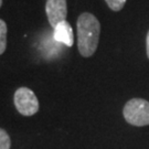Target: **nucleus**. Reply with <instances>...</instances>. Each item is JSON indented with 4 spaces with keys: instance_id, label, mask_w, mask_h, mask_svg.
I'll list each match as a JSON object with an SVG mask.
<instances>
[{
    "instance_id": "obj_2",
    "label": "nucleus",
    "mask_w": 149,
    "mask_h": 149,
    "mask_svg": "<svg viewBox=\"0 0 149 149\" xmlns=\"http://www.w3.org/2000/svg\"><path fill=\"white\" fill-rule=\"evenodd\" d=\"M124 117L134 126L149 125V102L143 98H133L124 107Z\"/></svg>"
},
{
    "instance_id": "obj_7",
    "label": "nucleus",
    "mask_w": 149,
    "mask_h": 149,
    "mask_svg": "<svg viewBox=\"0 0 149 149\" xmlns=\"http://www.w3.org/2000/svg\"><path fill=\"white\" fill-rule=\"evenodd\" d=\"M11 140L8 133L0 128V149H10Z\"/></svg>"
},
{
    "instance_id": "obj_4",
    "label": "nucleus",
    "mask_w": 149,
    "mask_h": 149,
    "mask_svg": "<svg viewBox=\"0 0 149 149\" xmlns=\"http://www.w3.org/2000/svg\"><path fill=\"white\" fill-rule=\"evenodd\" d=\"M45 12L51 27L55 28L59 23L66 21L65 20L68 16L66 0H47Z\"/></svg>"
},
{
    "instance_id": "obj_10",
    "label": "nucleus",
    "mask_w": 149,
    "mask_h": 149,
    "mask_svg": "<svg viewBox=\"0 0 149 149\" xmlns=\"http://www.w3.org/2000/svg\"><path fill=\"white\" fill-rule=\"evenodd\" d=\"M1 6H2V0H0V8H1Z\"/></svg>"
},
{
    "instance_id": "obj_6",
    "label": "nucleus",
    "mask_w": 149,
    "mask_h": 149,
    "mask_svg": "<svg viewBox=\"0 0 149 149\" xmlns=\"http://www.w3.org/2000/svg\"><path fill=\"white\" fill-rule=\"evenodd\" d=\"M7 48V24L0 19V55L3 53Z\"/></svg>"
},
{
    "instance_id": "obj_1",
    "label": "nucleus",
    "mask_w": 149,
    "mask_h": 149,
    "mask_svg": "<svg viewBox=\"0 0 149 149\" xmlns=\"http://www.w3.org/2000/svg\"><path fill=\"white\" fill-rule=\"evenodd\" d=\"M77 48L82 56L90 58L95 53L98 47L101 23L94 15L84 12L80 15L77 21Z\"/></svg>"
},
{
    "instance_id": "obj_8",
    "label": "nucleus",
    "mask_w": 149,
    "mask_h": 149,
    "mask_svg": "<svg viewBox=\"0 0 149 149\" xmlns=\"http://www.w3.org/2000/svg\"><path fill=\"white\" fill-rule=\"evenodd\" d=\"M109 9L113 11H120L126 3V0H105Z\"/></svg>"
},
{
    "instance_id": "obj_9",
    "label": "nucleus",
    "mask_w": 149,
    "mask_h": 149,
    "mask_svg": "<svg viewBox=\"0 0 149 149\" xmlns=\"http://www.w3.org/2000/svg\"><path fill=\"white\" fill-rule=\"evenodd\" d=\"M146 48H147V56L149 59V31L147 33V38H146Z\"/></svg>"
},
{
    "instance_id": "obj_3",
    "label": "nucleus",
    "mask_w": 149,
    "mask_h": 149,
    "mask_svg": "<svg viewBox=\"0 0 149 149\" xmlns=\"http://www.w3.org/2000/svg\"><path fill=\"white\" fill-rule=\"evenodd\" d=\"M13 102L17 111L23 116H32L39 111V101L34 92L28 87H20L16 91Z\"/></svg>"
},
{
    "instance_id": "obj_5",
    "label": "nucleus",
    "mask_w": 149,
    "mask_h": 149,
    "mask_svg": "<svg viewBox=\"0 0 149 149\" xmlns=\"http://www.w3.org/2000/svg\"><path fill=\"white\" fill-rule=\"evenodd\" d=\"M54 40L60 43H63L66 47H72L74 43V33L73 29L68 21H63L59 23L54 28L53 33Z\"/></svg>"
}]
</instances>
